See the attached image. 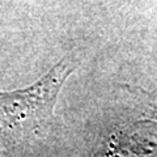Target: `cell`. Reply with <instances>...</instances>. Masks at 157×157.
<instances>
[{"mask_svg":"<svg viewBox=\"0 0 157 157\" xmlns=\"http://www.w3.org/2000/svg\"><path fill=\"white\" fill-rule=\"evenodd\" d=\"M73 70L67 60H63L34 86L0 94V132L24 123L36 126L50 117L58 92Z\"/></svg>","mask_w":157,"mask_h":157,"instance_id":"cell-1","label":"cell"}]
</instances>
